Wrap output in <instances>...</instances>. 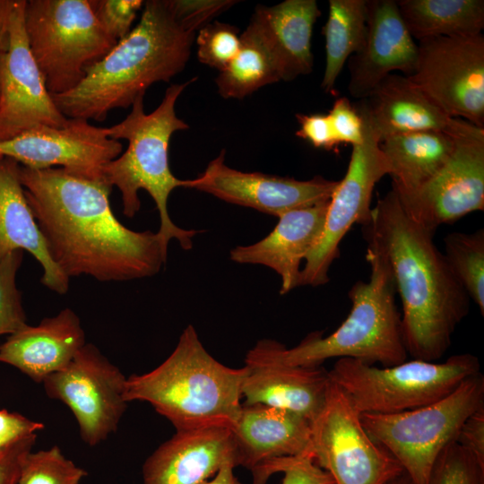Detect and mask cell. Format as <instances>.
<instances>
[{
    "mask_svg": "<svg viewBox=\"0 0 484 484\" xmlns=\"http://www.w3.org/2000/svg\"><path fill=\"white\" fill-rule=\"evenodd\" d=\"M195 79L171 84L158 108L150 114L144 112V96L138 97L124 120L107 127L110 138L125 139L128 146L103 169V179L121 193L124 215L133 218L139 212L138 192L145 190L155 202L160 214V225L157 232L168 246L170 239L176 238L185 250L192 248L193 238L198 232L179 228L169 217V194L177 187H185L186 180L172 174L169 146L175 132L188 128V125L177 117L175 106L183 91Z\"/></svg>",
    "mask_w": 484,
    "mask_h": 484,
    "instance_id": "5",
    "label": "cell"
},
{
    "mask_svg": "<svg viewBox=\"0 0 484 484\" xmlns=\"http://www.w3.org/2000/svg\"><path fill=\"white\" fill-rule=\"evenodd\" d=\"M16 0H0V54L9 44V28L12 13Z\"/></svg>",
    "mask_w": 484,
    "mask_h": 484,
    "instance_id": "43",
    "label": "cell"
},
{
    "mask_svg": "<svg viewBox=\"0 0 484 484\" xmlns=\"http://www.w3.org/2000/svg\"><path fill=\"white\" fill-rule=\"evenodd\" d=\"M386 257L402 305V332L408 355L435 362L467 316L470 298L452 272L434 234L416 222L392 188L372 207L362 226Z\"/></svg>",
    "mask_w": 484,
    "mask_h": 484,
    "instance_id": "3",
    "label": "cell"
},
{
    "mask_svg": "<svg viewBox=\"0 0 484 484\" xmlns=\"http://www.w3.org/2000/svg\"><path fill=\"white\" fill-rule=\"evenodd\" d=\"M24 27L51 95L75 88L86 69L117 43L100 26L90 0H26Z\"/></svg>",
    "mask_w": 484,
    "mask_h": 484,
    "instance_id": "8",
    "label": "cell"
},
{
    "mask_svg": "<svg viewBox=\"0 0 484 484\" xmlns=\"http://www.w3.org/2000/svg\"><path fill=\"white\" fill-rule=\"evenodd\" d=\"M297 119L300 125L296 135L309 142L314 147L332 150L339 145L327 115L298 114Z\"/></svg>",
    "mask_w": 484,
    "mask_h": 484,
    "instance_id": "39",
    "label": "cell"
},
{
    "mask_svg": "<svg viewBox=\"0 0 484 484\" xmlns=\"http://www.w3.org/2000/svg\"><path fill=\"white\" fill-rule=\"evenodd\" d=\"M452 135L454 146L441 169L415 192L397 194L406 212L433 233L484 210V127L462 119Z\"/></svg>",
    "mask_w": 484,
    "mask_h": 484,
    "instance_id": "14",
    "label": "cell"
},
{
    "mask_svg": "<svg viewBox=\"0 0 484 484\" xmlns=\"http://www.w3.org/2000/svg\"><path fill=\"white\" fill-rule=\"evenodd\" d=\"M233 0H149L139 22L99 61L86 69L73 90L51 95L67 118L104 121L126 108L158 82L184 70L196 32L227 11Z\"/></svg>",
    "mask_w": 484,
    "mask_h": 484,
    "instance_id": "2",
    "label": "cell"
},
{
    "mask_svg": "<svg viewBox=\"0 0 484 484\" xmlns=\"http://www.w3.org/2000/svg\"><path fill=\"white\" fill-rule=\"evenodd\" d=\"M196 37L198 60L221 72L234 59L240 48V34L236 26L211 22Z\"/></svg>",
    "mask_w": 484,
    "mask_h": 484,
    "instance_id": "34",
    "label": "cell"
},
{
    "mask_svg": "<svg viewBox=\"0 0 484 484\" xmlns=\"http://www.w3.org/2000/svg\"><path fill=\"white\" fill-rule=\"evenodd\" d=\"M15 250H26L43 269L41 283L57 294H65L70 279L55 264L45 238L25 197L20 164L0 159V260Z\"/></svg>",
    "mask_w": 484,
    "mask_h": 484,
    "instance_id": "25",
    "label": "cell"
},
{
    "mask_svg": "<svg viewBox=\"0 0 484 484\" xmlns=\"http://www.w3.org/2000/svg\"><path fill=\"white\" fill-rule=\"evenodd\" d=\"M455 442L484 465V406L463 422Z\"/></svg>",
    "mask_w": 484,
    "mask_h": 484,
    "instance_id": "40",
    "label": "cell"
},
{
    "mask_svg": "<svg viewBox=\"0 0 484 484\" xmlns=\"http://www.w3.org/2000/svg\"><path fill=\"white\" fill-rule=\"evenodd\" d=\"M359 414L330 381L324 407L310 422L313 460L335 484H385L404 471L368 435Z\"/></svg>",
    "mask_w": 484,
    "mask_h": 484,
    "instance_id": "10",
    "label": "cell"
},
{
    "mask_svg": "<svg viewBox=\"0 0 484 484\" xmlns=\"http://www.w3.org/2000/svg\"><path fill=\"white\" fill-rule=\"evenodd\" d=\"M337 143L358 145L363 141V120L348 98L336 99L327 114Z\"/></svg>",
    "mask_w": 484,
    "mask_h": 484,
    "instance_id": "37",
    "label": "cell"
},
{
    "mask_svg": "<svg viewBox=\"0 0 484 484\" xmlns=\"http://www.w3.org/2000/svg\"><path fill=\"white\" fill-rule=\"evenodd\" d=\"M408 77L448 116L484 127L482 33L419 40Z\"/></svg>",
    "mask_w": 484,
    "mask_h": 484,
    "instance_id": "12",
    "label": "cell"
},
{
    "mask_svg": "<svg viewBox=\"0 0 484 484\" xmlns=\"http://www.w3.org/2000/svg\"><path fill=\"white\" fill-rule=\"evenodd\" d=\"M87 471L67 459L57 446L30 452L17 484H79Z\"/></svg>",
    "mask_w": 484,
    "mask_h": 484,
    "instance_id": "32",
    "label": "cell"
},
{
    "mask_svg": "<svg viewBox=\"0 0 484 484\" xmlns=\"http://www.w3.org/2000/svg\"><path fill=\"white\" fill-rule=\"evenodd\" d=\"M282 472L284 477L281 484H335L331 475L311 457L296 460Z\"/></svg>",
    "mask_w": 484,
    "mask_h": 484,
    "instance_id": "42",
    "label": "cell"
},
{
    "mask_svg": "<svg viewBox=\"0 0 484 484\" xmlns=\"http://www.w3.org/2000/svg\"><path fill=\"white\" fill-rule=\"evenodd\" d=\"M126 378L91 343H85L70 363L46 377L47 395L73 412L82 439L96 445L114 433L123 417Z\"/></svg>",
    "mask_w": 484,
    "mask_h": 484,
    "instance_id": "13",
    "label": "cell"
},
{
    "mask_svg": "<svg viewBox=\"0 0 484 484\" xmlns=\"http://www.w3.org/2000/svg\"><path fill=\"white\" fill-rule=\"evenodd\" d=\"M399 12L418 41L437 37L481 34L483 0H400Z\"/></svg>",
    "mask_w": 484,
    "mask_h": 484,
    "instance_id": "28",
    "label": "cell"
},
{
    "mask_svg": "<svg viewBox=\"0 0 484 484\" xmlns=\"http://www.w3.org/2000/svg\"><path fill=\"white\" fill-rule=\"evenodd\" d=\"M367 0H330L325 39V68L322 88L331 92L350 57L360 51L367 35Z\"/></svg>",
    "mask_w": 484,
    "mask_h": 484,
    "instance_id": "30",
    "label": "cell"
},
{
    "mask_svg": "<svg viewBox=\"0 0 484 484\" xmlns=\"http://www.w3.org/2000/svg\"><path fill=\"white\" fill-rule=\"evenodd\" d=\"M385 484H414L405 472L392 479Z\"/></svg>",
    "mask_w": 484,
    "mask_h": 484,
    "instance_id": "45",
    "label": "cell"
},
{
    "mask_svg": "<svg viewBox=\"0 0 484 484\" xmlns=\"http://www.w3.org/2000/svg\"><path fill=\"white\" fill-rule=\"evenodd\" d=\"M329 201L290 211L279 218L263 239L230 251L238 264H261L273 270L281 280L280 293L287 294L300 282V265L318 243L324 226Z\"/></svg>",
    "mask_w": 484,
    "mask_h": 484,
    "instance_id": "22",
    "label": "cell"
},
{
    "mask_svg": "<svg viewBox=\"0 0 484 484\" xmlns=\"http://www.w3.org/2000/svg\"><path fill=\"white\" fill-rule=\"evenodd\" d=\"M359 113L363 120V141L352 146L346 174L329 200L321 238L304 261L299 286L317 287L329 281V270L340 255V243L354 224L363 226L370 220L375 186L390 173L378 133L368 118Z\"/></svg>",
    "mask_w": 484,
    "mask_h": 484,
    "instance_id": "11",
    "label": "cell"
},
{
    "mask_svg": "<svg viewBox=\"0 0 484 484\" xmlns=\"http://www.w3.org/2000/svg\"><path fill=\"white\" fill-rule=\"evenodd\" d=\"M107 127L69 118L61 127L41 126L0 142V155L31 169L60 168L88 179H103L104 167L122 152Z\"/></svg>",
    "mask_w": 484,
    "mask_h": 484,
    "instance_id": "16",
    "label": "cell"
},
{
    "mask_svg": "<svg viewBox=\"0 0 484 484\" xmlns=\"http://www.w3.org/2000/svg\"><path fill=\"white\" fill-rule=\"evenodd\" d=\"M282 345L264 339L247 351L246 375L242 385L244 404L287 410L311 422L325 402L330 385L328 371L322 366L284 364L280 359Z\"/></svg>",
    "mask_w": 484,
    "mask_h": 484,
    "instance_id": "19",
    "label": "cell"
},
{
    "mask_svg": "<svg viewBox=\"0 0 484 484\" xmlns=\"http://www.w3.org/2000/svg\"><path fill=\"white\" fill-rule=\"evenodd\" d=\"M479 372V359L462 353L440 363L413 359L380 367L342 358L328 376L359 413L393 414L433 403Z\"/></svg>",
    "mask_w": 484,
    "mask_h": 484,
    "instance_id": "7",
    "label": "cell"
},
{
    "mask_svg": "<svg viewBox=\"0 0 484 484\" xmlns=\"http://www.w3.org/2000/svg\"><path fill=\"white\" fill-rule=\"evenodd\" d=\"M234 468L235 465L232 462L223 464L212 480H206L203 484H242L234 475Z\"/></svg>",
    "mask_w": 484,
    "mask_h": 484,
    "instance_id": "44",
    "label": "cell"
},
{
    "mask_svg": "<svg viewBox=\"0 0 484 484\" xmlns=\"http://www.w3.org/2000/svg\"><path fill=\"white\" fill-rule=\"evenodd\" d=\"M3 156L0 155V159L2 158Z\"/></svg>",
    "mask_w": 484,
    "mask_h": 484,
    "instance_id": "46",
    "label": "cell"
},
{
    "mask_svg": "<svg viewBox=\"0 0 484 484\" xmlns=\"http://www.w3.org/2000/svg\"><path fill=\"white\" fill-rule=\"evenodd\" d=\"M224 151L197 177L186 179L185 187L208 193L227 203L280 217L299 208L330 200L338 181L316 176L309 180L245 172L225 164Z\"/></svg>",
    "mask_w": 484,
    "mask_h": 484,
    "instance_id": "17",
    "label": "cell"
},
{
    "mask_svg": "<svg viewBox=\"0 0 484 484\" xmlns=\"http://www.w3.org/2000/svg\"><path fill=\"white\" fill-rule=\"evenodd\" d=\"M454 146L453 135L438 131L396 134L383 139L380 148L391 166L392 188L398 195L418 190L441 169Z\"/></svg>",
    "mask_w": 484,
    "mask_h": 484,
    "instance_id": "27",
    "label": "cell"
},
{
    "mask_svg": "<svg viewBox=\"0 0 484 484\" xmlns=\"http://www.w3.org/2000/svg\"><path fill=\"white\" fill-rule=\"evenodd\" d=\"M427 484H484V465L453 441L437 456Z\"/></svg>",
    "mask_w": 484,
    "mask_h": 484,
    "instance_id": "33",
    "label": "cell"
},
{
    "mask_svg": "<svg viewBox=\"0 0 484 484\" xmlns=\"http://www.w3.org/2000/svg\"><path fill=\"white\" fill-rule=\"evenodd\" d=\"M36 439L37 434H31L0 451V484H17L22 463Z\"/></svg>",
    "mask_w": 484,
    "mask_h": 484,
    "instance_id": "38",
    "label": "cell"
},
{
    "mask_svg": "<svg viewBox=\"0 0 484 484\" xmlns=\"http://www.w3.org/2000/svg\"><path fill=\"white\" fill-rule=\"evenodd\" d=\"M44 428L41 422L31 420L22 414L0 410V451L16 440Z\"/></svg>",
    "mask_w": 484,
    "mask_h": 484,
    "instance_id": "41",
    "label": "cell"
},
{
    "mask_svg": "<svg viewBox=\"0 0 484 484\" xmlns=\"http://www.w3.org/2000/svg\"><path fill=\"white\" fill-rule=\"evenodd\" d=\"M227 462L235 465L229 428L177 431L145 460L143 484H203Z\"/></svg>",
    "mask_w": 484,
    "mask_h": 484,
    "instance_id": "21",
    "label": "cell"
},
{
    "mask_svg": "<svg viewBox=\"0 0 484 484\" xmlns=\"http://www.w3.org/2000/svg\"><path fill=\"white\" fill-rule=\"evenodd\" d=\"M22 250H15L0 260V336L12 334L25 325L26 315L16 275L22 264Z\"/></svg>",
    "mask_w": 484,
    "mask_h": 484,
    "instance_id": "35",
    "label": "cell"
},
{
    "mask_svg": "<svg viewBox=\"0 0 484 484\" xmlns=\"http://www.w3.org/2000/svg\"><path fill=\"white\" fill-rule=\"evenodd\" d=\"M283 81L282 69L272 48L249 22L240 34V48L229 65L216 78L224 99H243L260 88Z\"/></svg>",
    "mask_w": 484,
    "mask_h": 484,
    "instance_id": "29",
    "label": "cell"
},
{
    "mask_svg": "<svg viewBox=\"0 0 484 484\" xmlns=\"http://www.w3.org/2000/svg\"><path fill=\"white\" fill-rule=\"evenodd\" d=\"M365 239L370 276L367 281H358L350 288L348 316L328 336L314 332L291 349L282 345L280 359L284 364L317 367L333 358L354 359L380 367L406 361L408 353L391 267L379 247Z\"/></svg>",
    "mask_w": 484,
    "mask_h": 484,
    "instance_id": "6",
    "label": "cell"
},
{
    "mask_svg": "<svg viewBox=\"0 0 484 484\" xmlns=\"http://www.w3.org/2000/svg\"><path fill=\"white\" fill-rule=\"evenodd\" d=\"M230 430L235 465L252 472L253 484H266L298 458H313L310 421L287 410L242 403Z\"/></svg>",
    "mask_w": 484,
    "mask_h": 484,
    "instance_id": "18",
    "label": "cell"
},
{
    "mask_svg": "<svg viewBox=\"0 0 484 484\" xmlns=\"http://www.w3.org/2000/svg\"><path fill=\"white\" fill-rule=\"evenodd\" d=\"M355 108L368 118L381 141L419 131L452 134L462 120L448 116L408 76L398 73L385 77Z\"/></svg>",
    "mask_w": 484,
    "mask_h": 484,
    "instance_id": "24",
    "label": "cell"
},
{
    "mask_svg": "<svg viewBox=\"0 0 484 484\" xmlns=\"http://www.w3.org/2000/svg\"><path fill=\"white\" fill-rule=\"evenodd\" d=\"M484 406V376L465 378L452 393L426 406L393 414L360 413L368 435L402 465L414 484H427L443 449L463 422Z\"/></svg>",
    "mask_w": 484,
    "mask_h": 484,
    "instance_id": "9",
    "label": "cell"
},
{
    "mask_svg": "<svg viewBox=\"0 0 484 484\" xmlns=\"http://www.w3.org/2000/svg\"><path fill=\"white\" fill-rule=\"evenodd\" d=\"M20 179L51 258L67 278L125 281L151 277L165 264L169 246L158 232L132 230L116 218L104 179L21 165Z\"/></svg>",
    "mask_w": 484,
    "mask_h": 484,
    "instance_id": "1",
    "label": "cell"
},
{
    "mask_svg": "<svg viewBox=\"0 0 484 484\" xmlns=\"http://www.w3.org/2000/svg\"><path fill=\"white\" fill-rule=\"evenodd\" d=\"M93 13L104 30L116 41L122 39L133 29L142 0H90Z\"/></svg>",
    "mask_w": 484,
    "mask_h": 484,
    "instance_id": "36",
    "label": "cell"
},
{
    "mask_svg": "<svg viewBox=\"0 0 484 484\" xmlns=\"http://www.w3.org/2000/svg\"><path fill=\"white\" fill-rule=\"evenodd\" d=\"M246 375L245 366L232 368L216 360L189 324L160 366L126 378L125 399L150 403L177 431L231 429L240 416Z\"/></svg>",
    "mask_w": 484,
    "mask_h": 484,
    "instance_id": "4",
    "label": "cell"
},
{
    "mask_svg": "<svg viewBox=\"0 0 484 484\" xmlns=\"http://www.w3.org/2000/svg\"><path fill=\"white\" fill-rule=\"evenodd\" d=\"M26 0H16L9 28V44L0 54V142L41 126L67 124L48 92L29 48L24 27Z\"/></svg>",
    "mask_w": 484,
    "mask_h": 484,
    "instance_id": "15",
    "label": "cell"
},
{
    "mask_svg": "<svg viewBox=\"0 0 484 484\" xmlns=\"http://www.w3.org/2000/svg\"><path fill=\"white\" fill-rule=\"evenodd\" d=\"M321 13L315 0H285L272 6L258 4L250 19L278 57L283 81L313 69L311 38Z\"/></svg>",
    "mask_w": 484,
    "mask_h": 484,
    "instance_id": "26",
    "label": "cell"
},
{
    "mask_svg": "<svg viewBox=\"0 0 484 484\" xmlns=\"http://www.w3.org/2000/svg\"><path fill=\"white\" fill-rule=\"evenodd\" d=\"M367 27L362 48L348 63V90L359 99L393 72L411 76L418 58V44L405 26L397 1L367 0Z\"/></svg>",
    "mask_w": 484,
    "mask_h": 484,
    "instance_id": "20",
    "label": "cell"
},
{
    "mask_svg": "<svg viewBox=\"0 0 484 484\" xmlns=\"http://www.w3.org/2000/svg\"><path fill=\"white\" fill-rule=\"evenodd\" d=\"M80 318L65 308L38 325H23L0 345V362L19 369L35 382L66 367L85 344Z\"/></svg>",
    "mask_w": 484,
    "mask_h": 484,
    "instance_id": "23",
    "label": "cell"
},
{
    "mask_svg": "<svg viewBox=\"0 0 484 484\" xmlns=\"http://www.w3.org/2000/svg\"><path fill=\"white\" fill-rule=\"evenodd\" d=\"M445 260L470 299L484 315V230L451 232L444 238Z\"/></svg>",
    "mask_w": 484,
    "mask_h": 484,
    "instance_id": "31",
    "label": "cell"
}]
</instances>
